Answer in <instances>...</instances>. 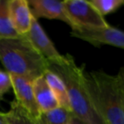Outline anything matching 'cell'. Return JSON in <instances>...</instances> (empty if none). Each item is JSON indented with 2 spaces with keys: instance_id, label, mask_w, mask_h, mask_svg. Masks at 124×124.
I'll return each instance as SVG.
<instances>
[{
  "instance_id": "obj_1",
  "label": "cell",
  "mask_w": 124,
  "mask_h": 124,
  "mask_svg": "<svg viewBox=\"0 0 124 124\" xmlns=\"http://www.w3.org/2000/svg\"><path fill=\"white\" fill-rule=\"evenodd\" d=\"M48 70L61 78L67 89L71 112L88 124H105L97 112L87 88L83 66L66 54L59 63H48Z\"/></svg>"
},
{
  "instance_id": "obj_2",
  "label": "cell",
  "mask_w": 124,
  "mask_h": 124,
  "mask_svg": "<svg viewBox=\"0 0 124 124\" xmlns=\"http://www.w3.org/2000/svg\"><path fill=\"white\" fill-rule=\"evenodd\" d=\"M87 88L105 124H124V93L116 77L102 71L85 72Z\"/></svg>"
},
{
  "instance_id": "obj_3",
  "label": "cell",
  "mask_w": 124,
  "mask_h": 124,
  "mask_svg": "<svg viewBox=\"0 0 124 124\" xmlns=\"http://www.w3.org/2000/svg\"><path fill=\"white\" fill-rule=\"evenodd\" d=\"M0 61L6 72L33 82L43 76L48 62L24 36L0 41Z\"/></svg>"
},
{
  "instance_id": "obj_4",
  "label": "cell",
  "mask_w": 124,
  "mask_h": 124,
  "mask_svg": "<svg viewBox=\"0 0 124 124\" xmlns=\"http://www.w3.org/2000/svg\"><path fill=\"white\" fill-rule=\"evenodd\" d=\"M65 9L71 29L75 28H104L110 25L89 1L66 0Z\"/></svg>"
},
{
  "instance_id": "obj_5",
  "label": "cell",
  "mask_w": 124,
  "mask_h": 124,
  "mask_svg": "<svg viewBox=\"0 0 124 124\" xmlns=\"http://www.w3.org/2000/svg\"><path fill=\"white\" fill-rule=\"evenodd\" d=\"M71 36L95 47L106 44L124 49V31L110 26L104 28H75L71 29Z\"/></svg>"
},
{
  "instance_id": "obj_6",
  "label": "cell",
  "mask_w": 124,
  "mask_h": 124,
  "mask_svg": "<svg viewBox=\"0 0 124 124\" xmlns=\"http://www.w3.org/2000/svg\"><path fill=\"white\" fill-rule=\"evenodd\" d=\"M24 37L48 63H59L64 58V55L57 50L38 20L33 16L29 31Z\"/></svg>"
},
{
  "instance_id": "obj_7",
  "label": "cell",
  "mask_w": 124,
  "mask_h": 124,
  "mask_svg": "<svg viewBox=\"0 0 124 124\" xmlns=\"http://www.w3.org/2000/svg\"><path fill=\"white\" fill-rule=\"evenodd\" d=\"M9 76L16 102L29 114L32 119H39L43 113L40 110L35 98L32 82L16 75L9 74Z\"/></svg>"
},
{
  "instance_id": "obj_8",
  "label": "cell",
  "mask_w": 124,
  "mask_h": 124,
  "mask_svg": "<svg viewBox=\"0 0 124 124\" xmlns=\"http://www.w3.org/2000/svg\"><path fill=\"white\" fill-rule=\"evenodd\" d=\"M31 15L37 20L46 18L50 20H59L71 26L65 9L64 2L58 0H29Z\"/></svg>"
},
{
  "instance_id": "obj_9",
  "label": "cell",
  "mask_w": 124,
  "mask_h": 124,
  "mask_svg": "<svg viewBox=\"0 0 124 124\" xmlns=\"http://www.w3.org/2000/svg\"><path fill=\"white\" fill-rule=\"evenodd\" d=\"M8 9L15 30L20 36H25L29 31L32 21L28 1L8 0Z\"/></svg>"
},
{
  "instance_id": "obj_10",
  "label": "cell",
  "mask_w": 124,
  "mask_h": 124,
  "mask_svg": "<svg viewBox=\"0 0 124 124\" xmlns=\"http://www.w3.org/2000/svg\"><path fill=\"white\" fill-rule=\"evenodd\" d=\"M32 87L37 103L42 113H46L60 106L58 100L43 76L35 79L32 82Z\"/></svg>"
},
{
  "instance_id": "obj_11",
  "label": "cell",
  "mask_w": 124,
  "mask_h": 124,
  "mask_svg": "<svg viewBox=\"0 0 124 124\" xmlns=\"http://www.w3.org/2000/svg\"><path fill=\"white\" fill-rule=\"evenodd\" d=\"M43 77L48 83V86L53 91L55 98L58 100L59 105L62 108H65L71 111L67 89H66V84L61 79V78L48 69L44 72Z\"/></svg>"
},
{
  "instance_id": "obj_12",
  "label": "cell",
  "mask_w": 124,
  "mask_h": 124,
  "mask_svg": "<svg viewBox=\"0 0 124 124\" xmlns=\"http://www.w3.org/2000/svg\"><path fill=\"white\" fill-rule=\"evenodd\" d=\"M21 37L15 30L8 9V0H0V41Z\"/></svg>"
},
{
  "instance_id": "obj_13",
  "label": "cell",
  "mask_w": 124,
  "mask_h": 124,
  "mask_svg": "<svg viewBox=\"0 0 124 124\" xmlns=\"http://www.w3.org/2000/svg\"><path fill=\"white\" fill-rule=\"evenodd\" d=\"M6 120L9 124H37L34 119L16 102L13 100L10 103L9 111L4 113Z\"/></svg>"
},
{
  "instance_id": "obj_14",
  "label": "cell",
  "mask_w": 124,
  "mask_h": 124,
  "mask_svg": "<svg viewBox=\"0 0 124 124\" xmlns=\"http://www.w3.org/2000/svg\"><path fill=\"white\" fill-rule=\"evenodd\" d=\"M72 112L59 106L54 110L43 113L47 124H70Z\"/></svg>"
},
{
  "instance_id": "obj_15",
  "label": "cell",
  "mask_w": 124,
  "mask_h": 124,
  "mask_svg": "<svg viewBox=\"0 0 124 124\" xmlns=\"http://www.w3.org/2000/svg\"><path fill=\"white\" fill-rule=\"evenodd\" d=\"M89 2L103 17L124 5V0H91Z\"/></svg>"
},
{
  "instance_id": "obj_16",
  "label": "cell",
  "mask_w": 124,
  "mask_h": 124,
  "mask_svg": "<svg viewBox=\"0 0 124 124\" xmlns=\"http://www.w3.org/2000/svg\"><path fill=\"white\" fill-rule=\"evenodd\" d=\"M11 88H12V84L9 74L0 69V100L4 99V94Z\"/></svg>"
},
{
  "instance_id": "obj_17",
  "label": "cell",
  "mask_w": 124,
  "mask_h": 124,
  "mask_svg": "<svg viewBox=\"0 0 124 124\" xmlns=\"http://www.w3.org/2000/svg\"><path fill=\"white\" fill-rule=\"evenodd\" d=\"M117 80H118V83L121 86V88L123 91L124 93V66H122L120 69L119 72L117 73V75H116Z\"/></svg>"
},
{
  "instance_id": "obj_18",
  "label": "cell",
  "mask_w": 124,
  "mask_h": 124,
  "mask_svg": "<svg viewBox=\"0 0 124 124\" xmlns=\"http://www.w3.org/2000/svg\"><path fill=\"white\" fill-rule=\"evenodd\" d=\"M70 124H88L83 121L82 119H80L79 117H78L77 116H75L74 114L72 113L71 117V121H70Z\"/></svg>"
},
{
  "instance_id": "obj_19",
  "label": "cell",
  "mask_w": 124,
  "mask_h": 124,
  "mask_svg": "<svg viewBox=\"0 0 124 124\" xmlns=\"http://www.w3.org/2000/svg\"><path fill=\"white\" fill-rule=\"evenodd\" d=\"M0 124H9L4 116V112H0Z\"/></svg>"
},
{
  "instance_id": "obj_20",
  "label": "cell",
  "mask_w": 124,
  "mask_h": 124,
  "mask_svg": "<svg viewBox=\"0 0 124 124\" xmlns=\"http://www.w3.org/2000/svg\"><path fill=\"white\" fill-rule=\"evenodd\" d=\"M35 122H36L37 124H47L44 118H43V114H42V116L40 117L39 119H38V120H35Z\"/></svg>"
}]
</instances>
